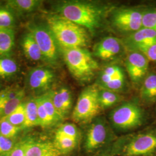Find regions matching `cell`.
<instances>
[{
    "label": "cell",
    "instance_id": "cell-16",
    "mask_svg": "<svg viewBox=\"0 0 156 156\" xmlns=\"http://www.w3.org/2000/svg\"><path fill=\"white\" fill-rule=\"evenodd\" d=\"M22 46L25 55L30 60L39 61L44 58L39 46L31 32L24 36Z\"/></svg>",
    "mask_w": 156,
    "mask_h": 156
},
{
    "label": "cell",
    "instance_id": "cell-18",
    "mask_svg": "<svg viewBox=\"0 0 156 156\" xmlns=\"http://www.w3.org/2000/svg\"><path fill=\"white\" fill-rule=\"evenodd\" d=\"M40 126L36 98L25 102V121L22 128H30Z\"/></svg>",
    "mask_w": 156,
    "mask_h": 156
},
{
    "label": "cell",
    "instance_id": "cell-31",
    "mask_svg": "<svg viewBox=\"0 0 156 156\" xmlns=\"http://www.w3.org/2000/svg\"><path fill=\"white\" fill-rule=\"evenodd\" d=\"M15 138H9L0 135V156H6L16 144Z\"/></svg>",
    "mask_w": 156,
    "mask_h": 156
},
{
    "label": "cell",
    "instance_id": "cell-26",
    "mask_svg": "<svg viewBox=\"0 0 156 156\" xmlns=\"http://www.w3.org/2000/svg\"><path fill=\"white\" fill-rule=\"evenodd\" d=\"M18 69L16 62L9 58H0V76L5 78L15 74Z\"/></svg>",
    "mask_w": 156,
    "mask_h": 156
},
{
    "label": "cell",
    "instance_id": "cell-15",
    "mask_svg": "<svg viewBox=\"0 0 156 156\" xmlns=\"http://www.w3.org/2000/svg\"><path fill=\"white\" fill-rule=\"evenodd\" d=\"M55 78L53 72L49 68H37L33 69L28 76V84L33 90H41L48 87Z\"/></svg>",
    "mask_w": 156,
    "mask_h": 156
},
{
    "label": "cell",
    "instance_id": "cell-14",
    "mask_svg": "<svg viewBox=\"0 0 156 156\" xmlns=\"http://www.w3.org/2000/svg\"><path fill=\"white\" fill-rule=\"evenodd\" d=\"M52 102L60 116L64 119L69 114L73 106V95L67 87H61L49 92Z\"/></svg>",
    "mask_w": 156,
    "mask_h": 156
},
{
    "label": "cell",
    "instance_id": "cell-32",
    "mask_svg": "<svg viewBox=\"0 0 156 156\" xmlns=\"http://www.w3.org/2000/svg\"><path fill=\"white\" fill-rule=\"evenodd\" d=\"M14 17L11 12L6 9L0 8V28H11Z\"/></svg>",
    "mask_w": 156,
    "mask_h": 156
},
{
    "label": "cell",
    "instance_id": "cell-19",
    "mask_svg": "<svg viewBox=\"0 0 156 156\" xmlns=\"http://www.w3.org/2000/svg\"><path fill=\"white\" fill-rule=\"evenodd\" d=\"M15 44V33L11 28H0V55L11 51Z\"/></svg>",
    "mask_w": 156,
    "mask_h": 156
},
{
    "label": "cell",
    "instance_id": "cell-17",
    "mask_svg": "<svg viewBox=\"0 0 156 156\" xmlns=\"http://www.w3.org/2000/svg\"><path fill=\"white\" fill-rule=\"evenodd\" d=\"M140 96L144 100L149 102L156 100V73L147 74L142 82Z\"/></svg>",
    "mask_w": 156,
    "mask_h": 156
},
{
    "label": "cell",
    "instance_id": "cell-35",
    "mask_svg": "<svg viewBox=\"0 0 156 156\" xmlns=\"http://www.w3.org/2000/svg\"><path fill=\"white\" fill-rule=\"evenodd\" d=\"M141 53L145 55L149 61L154 62L156 64V44L146 49Z\"/></svg>",
    "mask_w": 156,
    "mask_h": 156
},
{
    "label": "cell",
    "instance_id": "cell-13",
    "mask_svg": "<svg viewBox=\"0 0 156 156\" xmlns=\"http://www.w3.org/2000/svg\"><path fill=\"white\" fill-rule=\"evenodd\" d=\"M53 142L29 138L26 156H61Z\"/></svg>",
    "mask_w": 156,
    "mask_h": 156
},
{
    "label": "cell",
    "instance_id": "cell-28",
    "mask_svg": "<svg viewBox=\"0 0 156 156\" xmlns=\"http://www.w3.org/2000/svg\"><path fill=\"white\" fill-rule=\"evenodd\" d=\"M142 26L144 28H149L156 31V8L144 10Z\"/></svg>",
    "mask_w": 156,
    "mask_h": 156
},
{
    "label": "cell",
    "instance_id": "cell-25",
    "mask_svg": "<svg viewBox=\"0 0 156 156\" xmlns=\"http://www.w3.org/2000/svg\"><path fill=\"white\" fill-rule=\"evenodd\" d=\"M1 120H6L13 126L22 127L25 121V102L21 103L11 113Z\"/></svg>",
    "mask_w": 156,
    "mask_h": 156
},
{
    "label": "cell",
    "instance_id": "cell-2",
    "mask_svg": "<svg viewBox=\"0 0 156 156\" xmlns=\"http://www.w3.org/2000/svg\"><path fill=\"white\" fill-rule=\"evenodd\" d=\"M156 151V131L129 134L115 140L97 156H149Z\"/></svg>",
    "mask_w": 156,
    "mask_h": 156
},
{
    "label": "cell",
    "instance_id": "cell-3",
    "mask_svg": "<svg viewBox=\"0 0 156 156\" xmlns=\"http://www.w3.org/2000/svg\"><path fill=\"white\" fill-rule=\"evenodd\" d=\"M48 27L61 49L84 48L89 42L87 30L60 15L47 19Z\"/></svg>",
    "mask_w": 156,
    "mask_h": 156
},
{
    "label": "cell",
    "instance_id": "cell-24",
    "mask_svg": "<svg viewBox=\"0 0 156 156\" xmlns=\"http://www.w3.org/2000/svg\"><path fill=\"white\" fill-rule=\"evenodd\" d=\"M41 1L37 0H12L8 1L9 6L22 12L33 11L36 9Z\"/></svg>",
    "mask_w": 156,
    "mask_h": 156
},
{
    "label": "cell",
    "instance_id": "cell-21",
    "mask_svg": "<svg viewBox=\"0 0 156 156\" xmlns=\"http://www.w3.org/2000/svg\"><path fill=\"white\" fill-rule=\"evenodd\" d=\"M98 100L101 109L113 106L121 100V97L116 92L101 88L98 91Z\"/></svg>",
    "mask_w": 156,
    "mask_h": 156
},
{
    "label": "cell",
    "instance_id": "cell-22",
    "mask_svg": "<svg viewBox=\"0 0 156 156\" xmlns=\"http://www.w3.org/2000/svg\"><path fill=\"white\" fill-rule=\"evenodd\" d=\"M40 97L45 108L48 116L49 119L51 126H55L57 123H59L60 121H62L63 119L57 111L52 102L49 93L42 95L40 96Z\"/></svg>",
    "mask_w": 156,
    "mask_h": 156
},
{
    "label": "cell",
    "instance_id": "cell-29",
    "mask_svg": "<svg viewBox=\"0 0 156 156\" xmlns=\"http://www.w3.org/2000/svg\"><path fill=\"white\" fill-rule=\"evenodd\" d=\"M56 133L79 140L80 133L77 126L73 123H65L62 124L56 131Z\"/></svg>",
    "mask_w": 156,
    "mask_h": 156
},
{
    "label": "cell",
    "instance_id": "cell-34",
    "mask_svg": "<svg viewBox=\"0 0 156 156\" xmlns=\"http://www.w3.org/2000/svg\"><path fill=\"white\" fill-rule=\"evenodd\" d=\"M124 84H125V76L112 79L108 83L101 86L102 87L101 88L109 90L116 92L118 90L123 89Z\"/></svg>",
    "mask_w": 156,
    "mask_h": 156
},
{
    "label": "cell",
    "instance_id": "cell-33",
    "mask_svg": "<svg viewBox=\"0 0 156 156\" xmlns=\"http://www.w3.org/2000/svg\"><path fill=\"white\" fill-rule=\"evenodd\" d=\"M29 138H26L17 142L16 144L6 156H26Z\"/></svg>",
    "mask_w": 156,
    "mask_h": 156
},
{
    "label": "cell",
    "instance_id": "cell-11",
    "mask_svg": "<svg viewBox=\"0 0 156 156\" xmlns=\"http://www.w3.org/2000/svg\"><path fill=\"white\" fill-rule=\"evenodd\" d=\"M123 44L130 51L142 52L156 44V31L149 28L142 27L128 35L124 40Z\"/></svg>",
    "mask_w": 156,
    "mask_h": 156
},
{
    "label": "cell",
    "instance_id": "cell-20",
    "mask_svg": "<svg viewBox=\"0 0 156 156\" xmlns=\"http://www.w3.org/2000/svg\"><path fill=\"white\" fill-rule=\"evenodd\" d=\"M78 140L56 132L53 142L62 154H66L75 148Z\"/></svg>",
    "mask_w": 156,
    "mask_h": 156
},
{
    "label": "cell",
    "instance_id": "cell-7",
    "mask_svg": "<svg viewBox=\"0 0 156 156\" xmlns=\"http://www.w3.org/2000/svg\"><path fill=\"white\" fill-rule=\"evenodd\" d=\"M99 89L95 86H89L82 91L73 108L72 118L80 124L92 122L101 109L98 100Z\"/></svg>",
    "mask_w": 156,
    "mask_h": 156
},
{
    "label": "cell",
    "instance_id": "cell-1",
    "mask_svg": "<svg viewBox=\"0 0 156 156\" xmlns=\"http://www.w3.org/2000/svg\"><path fill=\"white\" fill-rule=\"evenodd\" d=\"M108 7L88 1H69L62 2L58 10L62 16L77 24L91 33L101 27Z\"/></svg>",
    "mask_w": 156,
    "mask_h": 156
},
{
    "label": "cell",
    "instance_id": "cell-10",
    "mask_svg": "<svg viewBox=\"0 0 156 156\" xmlns=\"http://www.w3.org/2000/svg\"><path fill=\"white\" fill-rule=\"evenodd\" d=\"M149 60L142 53L130 51L126 60V67L128 75L134 84L143 82L149 67Z\"/></svg>",
    "mask_w": 156,
    "mask_h": 156
},
{
    "label": "cell",
    "instance_id": "cell-4",
    "mask_svg": "<svg viewBox=\"0 0 156 156\" xmlns=\"http://www.w3.org/2000/svg\"><path fill=\"white\" fill-rule=\"evenodd\" d=\"M116 140L111 126L102 117L91 122L83 139V150L90 154L99 155Z\"/></svg>",
    "mask_w": 156,
    "mask_h": 156
},
{
    "label": "cell",
    "instance_id": "cell-5",
    "mask_svg": "<svg viewBox=\"0 0 156 156\" xmlns=\"http://www.w3.org/2000/svg\"><path fill=\"white\" fill-rule=\"evenodd\" d=\"M63 58L73 76L78 80H90L98 68L91 53L84 48L62 49Z\"/></svg>",
    "mask_w": 156,
    "mask_h": 156
},
{
    "label": "cell",
    "instance_id": "cell-8",
    "mask_svg": "<svg viewBox=\"0 0 156 156\" xmlns=\"http://www.w3.org/2000/svg\"><path fill=\"white\" fill-rule=\"evenodd\" d=\"M143 13L135 8H118L112 13V24L122 33H134L143 27Z\"/></svg>",
    "mask_w": 156,
    "mask_h": 156
},
{
    "label": "cell",
    "instance_id": "cell-23",
    "mask_svg": "<svg viewBox=\"0 0 156 156\" xmlns=\"http://www.w3.org/2000/svg\"><path fill=\"white\" fill-rule=\"evenodd\" d=\"M24 94V91L15 98L0 102V120L8 116L21 103H22Z\"/></svg>",
    "mask_w": 156,
    "mask_h": 156
},
{
    "label": "cell",
    "instance_id": "cell-27",
    "mask_svg": "<svg viewBox=\"0 0 156 156\" xmlns=\"http://www.w3.org/2000/svg\"><path fill=\"white\" fill-rule=\"evenodd\" d=\"M21 127L12 125L8 122L0 120V135L9 138H15L22 129Z\"/></svg>",
    "mask_w": 156,
    "mask_h": 156
},
{
    "label": "cell",
    "instance_id": "cell-6",
    "mask_svg": "<svg viewBox=\"0 0 156 156\" xmlns=\"http://www.w3.org/2000/svg\"><path fill=\"white\" fill-rule=\"evenodd\" d=\"M144 119L142 108L132 102L117 106L109 114L112 127L119 132H127L137 128L142 124Z\"/></svg>",
    "mask_w": 156,
    "mask_h": 156
},
{
    "label": "cell",
    "instance_id": "cell-30",
    "mask_svg": "<svg viewBox=\"0 0 156 156\" xmlns=\"http://www.w3.org/2000/svg\"><path fill=\"white\" fill-rule=\"evenodd\" d=\"M37 106H38V113L39 117V124L42 127H51L49 119L48 116L45 108L41 100V97H39L36 98Z\"/></svg>",
    "mask_w": 156,
    "mask_h": 156
},
{
    "label": "cell",
    "instance_id": "cell-9",
    "mask_svg": "<svg viewBox=\"0 0 156 156\" xmlns=\"http://www.w3.org/2000/svg\"><path fill=\"white\" fill-rule=\"evenodd\" d=\"M31 33L39 46L44 58L51 64H56L58 59L59 46L48 27L35 26Z\"/></svg>",
    "mask_w": 156,
    "mask_h": 156
},
{
    "label": "cell",
    "instance_id": "cell-12",
    "mask_svg": "<svg viewBox=\"0 0 156 156\" xmlns=\"http://www.w3.org/2000/svg\"><path fill=\"white\" fill-rule=\"evenodd\" d=\"M122 44L121 41L116 37H107L101 39L95 45L94 54L102 60H111L122 51Z\"/></svg>",
    "mask_w": 156,
    "mask_h": 156
}]
</instances>
